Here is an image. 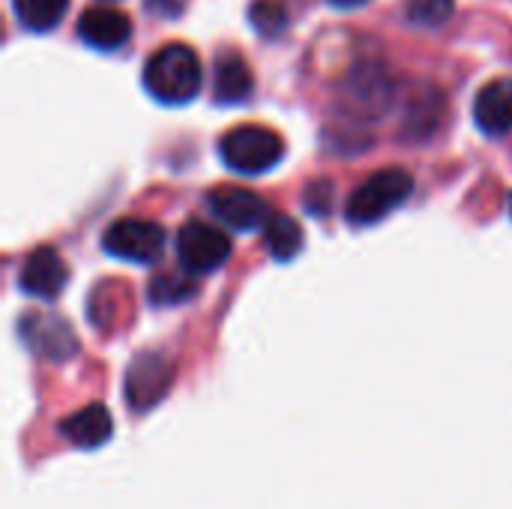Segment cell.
Returning a JSON list of instances; mask_svg holds the SVG:
<instances>
[{
  "instance_id": "1",
  "label": "cell",
  "mask_w": 512,
  "mask_h": 509,
  "mask_svg": "<svg viewBox=\"0 0 512 509\" xmlns=\"http://www.w3.org/2000/svg\"><path fill=\"white\" fill-rule=\"evenodd\" d=\"M201 60L198 54L183 45V42H171L162 45L159 51L150 54V60L144 63V90L162 102V105H186L198 96L201 90Z\"/></svg>"
},
{
  "instance_id": "2",
  "label": "cell",
  "mask_w": 512,
  "mask_h": 509,
  "mask_svg": "<svg viewBox=\"0 0 512 509\" xmlns=\"http://www.w3.org/2000/svg\"><path fill=\"white\" fill-rule=\"evenodd\" d=\"M414 192V177L405 168H384L366 177L345 204V219L354 228H369L399 210Z\"/></svg>"
},
{
  "instance_id": "3",
  "label": "cell",
  "mask_w": 512,
  "mask_h": 509,
  "mask_svg": "<svg viewBox=\"0 0 512 509\" xmlns=\"http://www.w3.org/2000/svg\"><path fill=\"white\" fill-rule=\"evenodd\" d=\"M219 156L237 174H264L282 162L285 141L279 138V132L267 126L243 123L219 138Z\"/></svg>"
},
{
  "instance_id": "4",
  "label": "cell",
  "mask_w": 512,
  "mask_h": 509,
  "mask_svg": "<svg viewBox=\"0 0 512 509\" xmlns=\"http://www.w3.org/2000/svg\"><path fill=\"white\" fill-rule=\"evenodd\" d=\"M102 249L111 258L129 261V264H153L165 249V231L162 225L138 216L117 219L102 234Z\"/></svg>"
},
{
  "instance_id": "5",
  "label": "cell",
  "mask_w": 512,
  "mask_h": 509,
  "mask_svg": "<svg viewBox=\"0 0 512 509\" xmlns=\"http://www.w3.org/2000/svg\"><path fill=\"white\" fill-rule=\"evenodd\" d=\"M231 258V240L210 222L189 219L177 231V261L186 273H213Z\"/></svg>"
},
{
  "instance_id": "6",
  "label": "cell",
  "mask_w": 512,
  "mask_h": 509,
  "mask_svg": "<svg viewBox=\"0 0 512 509\" xmlns=\"http://www.w3.org/2000/svg\"><path fill=\"white\" fill-rule=\"evenodd\" d=\"M171 378H174L171 360H165L156 351L135 354V360L126 369V402L135 411L153 408L171 390Z\"/></svg>"
},
{
  "instance_id": "7",
  "label": "cell",
  "mask_w": 512,
  "mask_h": 509,
  "mask_svg": "<svg viewBox=\"0 0 512 509\" xmlns=\"http://www.w3.org/2000/svg\"><path fill=\"white\" fill-rule=\"evenodd\" d=\"M66 282H69L66 261H63L60 252L51 249V246L33 249V252L24 258L21 273H18L21 291L30 294V297H39V300H54V297H60V291L66 288Z\"/></svg>"
},
{
  "instance_id": "8",
  "label": "cell",
  "mask_w": 512,
  "mask_h": 509,
  "mask_svg": "<svg viewBox=\"0 0 512 509\" xmlns=\"http://www.w3.org/2000/svg\"><path fill=\"white\" fill-rule=\"evenodd\" d=\"M78 39L96 51H117L132 36V18L111 6H90L78 15Z\"/></svg>"
},
{
  "instance_id": "9",
  "label": "cell",
  "mask_w": 512,
  "mask_h": 509,
  "mask_svg": "<svg viewBox=\"0 0 512 509\" xmlns=\"http://www.w3.org/2000/svg\"><path fill=\"white\" fill-rule=\"evenodd\" d=\"M21 336L30 345V351L39 354L42 360L60 363V360H69L78 351L72 330L60 318H51V315L27 312L24 321H21Z\"/></svg>"
},
{
  "instance_id": "10",
  "label": "cell",
  "mask_w": 512,
  "mask_h": 509,
  "mask_svg": "<svg viewBox=\"0 0 512 509\" xmlns=\"http://www.w3.org/2000/svg\"><path fill=\"white\" fill-rule=\"evenodd\" d=\"M210 210L231 228L237 231H255L261 225H267L270 210L267 204L249 192V189H237V186H219L210 192Z\"/></svg>"
},
{
  "instance_id": "11",
  "label": "cell",
  "mask_w": 512,
  "mask_h": 509,
  "mask_svg": "<svg viewBox=\"0 0 512 509\" xmlns=\"http://www.w3.org/2000/svg\"><path fill=\"white\" fill-rule=\"evenodd\" d=\"M255 78L246 57L234 48H222L213 72V99L219 105H240L252 96Z\"/></svg>"
},
{
  "instance_id": "12",
  "label": "cell",
  "mask_w": 512,
  "mask_h": 509,
  "mask_svg": "<svg viewBox=\"0 0 512 509\" xmlns=\"http://www.w3.org/2000/svg\"><path fill=\"white\" fill-rule=\"evenodd\" d=\"M474 123L498 138L512 129V78H495L489 81L477 99H474Z\"/></svg>"
},
{
  "instance_id": "13",
  "label": "cell",
  "mask_w": 512,
  "mask_h": 509,
  "mask_svg": "<svg viewBox=\"0 0 512 509\" xmlns=\"http://www.w3.org/2000/svg\"><path fill=\"white\" fill-rule=\"evenodd\" d=\"M111 432H114V420L105 411V405H87V408H81L78 414H72V417H66L60 423V435L78 450L102 447L111 438Z\"/></svg>"
},
{
  "instance_id": "14",
  "label": "cell",
  "mask_w": 512,
  "mask_h": 509,
  "mask_svg": "<svg viewBox=\"0 0 512 509\" xmlns=\"http://www.w3.org/2000/svg\"><path fill=\"white\" fill-rule=\"evenodd\" d=\"M12 9L21 27L33 33H48L63 21L69 0H12Z\"/></svg>"
},
{
  "instance_id": "15",
  "label": "cell",
  "mask_w": 512,
  "mask_h": 509,
  "mask_svg": "<svg viewBox=\"0 0 512 509\" xmlns=\"http://www.w3.org/2000/svg\"><path fill=\"white\" fill-rule=\"evenodd\" d=\"M264 240H267V249L276 261H291L303 249V228L291 216L276 213L264 225Z\"/></svg>"
},
{
  "instance_id": "16",
  "label": "cell",
  "mask_w": 512,
  "mask_h": 509,
  "mask_svg": "<svg viewBox=\"0 0 512 509\" xmlns=\"http://www.w3.org/2000/svg\"><path fill=\"white\" fill-rule=\"evenodd\" d=\"M249 24L255 27L258 36L276 39L288 27V9L279 0H252V6H249Z\"/></svg>"
},
{
  "instance_id": "17",
  "label": "cell",
  "mask_w": 512,
  "mask_h": 509,
  "mask_svg": "<svg viewBox=\"0 0 512 509\" xmlns=\"http://www.w3.org/2000/svg\"><path fill=\"white\" fill-rule=\"evenodd\" d=\"M192 294H195V285L177 273H162L150 282V300L156 306H171V303L189 300Z\"/></svg>"
},
{
  "instance_id": "18",
  "label": "cell",
  "mask_w": 512,
  "mask_h": 509,
  "mask_svg": "<svg viewBox=\"0 0 512 509\" xmlns=\"http://www.w3.org/2000/svg\"><path fill=\"white\" fill-rule=\"evenodd\" d=\"M456 0H408V21L417 27H438L450 21Z\"/></svg>"
},
{
  "instance_id": "19",
  "label": "cell",
  "mask_w": 512,
  "mask_h": 509,
  "mask_svg": "<svg viewBox=\"0 0 512 509\" xmlns=\"http://www.w3.org/2000/svg\"><path fill=\"white\" fill-rule=\"evenodd\" d=\"M147 12L156 18H180L189 6V0H144Z\"/></svg>"
},
{
  "instance_id": "20",
  "label": "cell",
  "mask_w": 512,
  "mask_h": 509,
  "mask_svg": "<svg viewBox=\"0 0 512 509\" xmlns=\"http://www.w3.org/2000/svg\"><path fill=\"white\" fill-rule=\"evenodd\" d=\"M330 6H339V9H357V6H366L369 0H327Z\"/></svg>"
},
{
  "instance_id": "21",
  "label": "cell",
  "mask_w": 512,
  "mask_h": 509,
  "mask_svg": "<svg viewBox=\"0 0 512 509\" xmlns=\"http://www.w3.org/2000/svg\"><path fill=\"white\" fill-rule=\"evenodd\" d=\"M510 210H512V207H510Z\"/></svg>"
}]
</instances>
